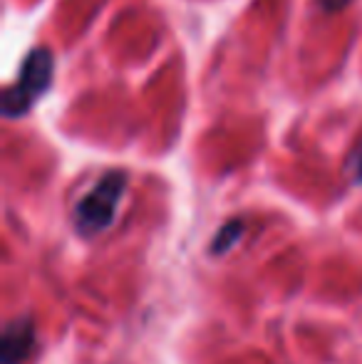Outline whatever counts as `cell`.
I'll use <instances>...</instances> for the list:
<instances>
[{"mask_svg":"<svg viewBox=\"0 0 362 364\" xmlns=\"http://www.w3.org/2000/svg\"><path fill=\"white\" fill-rule=\"evenodd\" d=\"M55 73V58L48 48H35L20 65L18 82L3 92V114L8 119L23 117L33 109V105L50 90Z\"/></svg>","mask_w":362,"mask_h":364,"instance_id":"6da1fadb","label":"cell"},{"mask_svg":"<svg viewBox=\"0 0 362 364\" xmlns=\"http://www.w3.org/2000/svg\"><path fill=\"white\" fill-rule=\"evenodd\" d=\"M318 3H320V8H323L325 13H335V10L345 8V5L353 3V0H318Z\"/></svg>","mask_w":362,"mask_h":364,"instance_id":"5b68a950","label":"cell"},{"mask_svg":"<svg viewBox=\"0 0 362 364\" xmlns=\"http://www.w3.org/2000/svg\"><path fill=\"white\" fill-rule=\"evenodd\" d=\"M243 235V220H228L218 228V233L211 240V253L213 255H223L238 243V238Z\"/></svg>","mask_w":362,"mask_h":364,"instance_id":"277c9868","label":"cell"},{"mask_svg":"<svg viewBox=\"0 0 362 364\" xmlns=\"http://www.w3.org/2000/svg\"><path fill=\"white\" fill-rule=\"evenodd\" d=\"M355 178L362 183V149L358 151V156H355Z\"/></svg>","mask_w":362,"mask_h":364,"instance_id":"8992f818","label":"cell"},{"mask_svg":"<svg viewBox=\"0 0 362 364\" xmlns=\"http://www.w3.org/2000/svg\"><path fill=\"white\" fill-rule=\"evenodd\" d=\"M127 191V173L110 171L85 193L75 206V228L85 238L107 230L117 218V208Z\"/></svg>","mask_w":362,"mask_h":364,"instance_id":"7a4b0ae2","label":"cell"},{"mask_svg":"<svg viewBox=\"0 0 362 364\" xmlns=\"http://www.w3.org/2000/svg\"><path fill=\"white\" fill-rule=\"evenodd\" d=\"M35 352V325L30 317H13L0 335V364H25Z\"/></svg>","mask_w":362,"mask_h":364,"instance_id":"3957f363","label":"cell"}]
</instances>
